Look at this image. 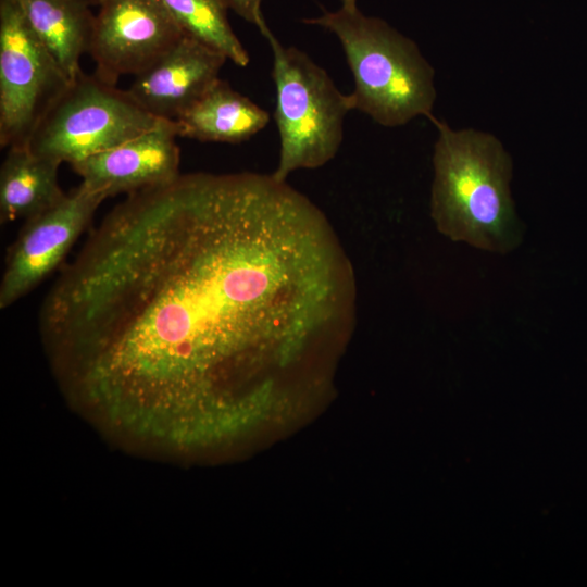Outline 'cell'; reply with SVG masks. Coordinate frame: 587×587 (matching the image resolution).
<instances>
[{
	"label": "cell",
	"mask_w": 587,
	"mask_h": 587,
	"mask_svg": "<svg viewBox=\"0 0 587 587\" xmlns=\"http://www.w3.org/2000/svg\"><path fill=\"white\" fill-rule=\"evenodd\" d=\"M357 322L353 265L323 211L272 174H179L127 195L42 300L67 401L163 452L200 415L321 389Z\"/></svg>",
	"instance_id": "1"
},
{
	"label": "cell",
	"mask_w": 587,
	"mask_h": 587,
	"mask_svg": "<svg viewBox=\"0 0 587 587\" xmlns=\"http://www.w3.org/2000/svg\"><path fill=\"white\" fill-rule=\"evenodd\" d=\"M438 130L434 146L430 216L451 241L507 254L523 240V225L512 199L511 155L494 135L452 129L430 118Z\"/></svg>",
	"instance_id": "2"
},
{
	"label": "cell",
	"mask_w": 587,
	"mask_h": 587,
	"mask_svg": "<svg viewBox=\"0 0 587 587\" xmlns=\"http://www.w3.org/2000/svg\"><path fill=\"white\" fill-rule=\"evenodd\" d=\"M303 23L322 27L339 40L354 80L352 110L386 127L423 115L432 118L435 72L416 43L357 4L324 11Z\"/></svg>",
	"instance_id": "3"
},
{
	"label": "cell",
	"mask_w": 587,
	"mask_h": 587,
	"mask_svg": "<svg viewBox=\"0 0 587 587\" xmlns=\"http://www.w3.org/2000/svg\"><path fill=\"white\" fill-rule=\"evenodd\" d=\"M259 30L272 49L276 88L274 118L280 150L272 175L285 182L290 173L321 167L337 154L345 116L352 109L348 95L308 54L283 46L267 24Z\"/></svg>",
	"instance_id": "4"
},
{
	"label": "cell",
	"mask_w": 587,
	"mask_h": 587,
	"mask_svg": "<svg viewBox=\"0 0 587 587\" xmlns=\"http://www.w3.org/2000/svg\"><path fill=\"white\" fill-rule=\"evenodd\" d=\"M126 90L84 72L47 112L28 147L61 164H75L157 126Z\"/></svg>",
	"instance_id": "5"
},
{
	"label": "cell",
	"mask_w": 587,
	"mask_h": 587,
	"mask_svg": "<svg viewBox=\"0 0 587 587\" xmlns=\"http://www.w3.org/2000/svg\"><path fill=\"white\" fill-rule=\"evenodd\" d=\"M72 82L37 38L17 0H0V146H27Z\"/></svg>",
	"instance_id": "6"
},
{
	"label": "cell",
	"mask_w": 587,
	"mask_h": 587,
	"mask_svg": "<svg viewBox=\"0 0 587 587\" xmlns=\"http://www.w3.org/2000/svg\"><path fill=\"white\" fill-rule=\"evenodd\" d=\"M105 199L80 183L55 205L25 221L8 251L0 284L1 309L23 298L62 264Z\"/></svg>",
	"instance_id": "7"
},
{
	"label": "cell",
	"mask_w": 587,
	"mask_h": 587,
	"mask_svg": "<svg viewBox=\"0 0 587 587\" xmlns=\"http://www.w3.org/2000/svg\"><path fill=\"white\" fill-rule=\"evenodd\" d=\"M184 36L162 0H103L88 51L93 74L116 85L149 68Z\"/></svg>",
	"instance_id": "8"
},
{
	"label": "cell",
	"mask_w": 587,
	"mask_h": 587,
	"mask_svg": "<svg viewBox=\"0 0 587 587\" xmlns=\"http://www.w3.org/2000/svg\"><path fill=\"white\" fill-rule=\"evenodd\" d=\"M177 137L174 121L162 120L148 132L71 166L84 185L105 198L129 195L180 174Z\"/></svg>",
	"instance_id": "9"
},
{
	"label": "cell",
	"mask_w": 587,
	"mask_h": 587,
	"mask_svg": "<svg viewBox=\"0 0 587 587\" xmlns=\"http://www.w3.org/2000/svg\"><path fill=\"white\" fill-rule=\"evenodd\" d=\"M227 61L221 52L184 36L126 89L152 116L174 121L190 108L220 77Z\"/></svg>",
	"instance_id": "10"
},
{
	"label": "cell",
	"mask_w": 587,
	"mask_h": 587,
	"mask_svg": "<svg viewBox=\"0 0 587 587\" xmlns=\"http://www.w3.org/2000/svg\"><path fill=\"white\" fill-rule=\"evenodd\" d=\"M268 122L264 109L221 78L174 120L178 137L224 143L243 142Z\"/></svg>",
	"instance_id": "11"
},
{
	"label": "cell",
	"mask_w": 587,
	"mask_h": 587,
	"mask_svg": "<svg viewBox=\"0 0 587 587\" xmlns=\"http://www.w3.org/2000/svg\"><path fill=\"white\" fill-rule=\"evenodd\" d=\"M61 163L28 146L8 149L0 168V220L25 221L55 205L65 193L59 184Z\"/></svg>",
	"instance_id": "12"
},
{
	"label": "cell",
	"mask_w": 587,
	"mask_h": 587,
	"mask_svg": "<svg viewBox=\"0 0 587 587\" xmlns=\"http://www.w3.org/2000/svg\"><path fill=\"white\" fill-rule=\"evenodd\" d=\"M33 32L71 82L83 73L80 58L88 53L95 14L77 0H17Z\"/></svg>",
	"instance_id": "13"
},
{
	"label": "cell",
	"mask_w": 587,
	"mask_h": 587,
	"mask_svg": "<svg viewBox=\"0 0 587 587\" xmlns=\"http://www.w3.org/2000/svg\"><path fill=\"white\" fill-rule=\"evenodd\" d=\"M177 25L189 36L224 54L238 66L250 62L249 53L235 34L222 0H162Z\"/></svg>",
	"instance_id": "14"
},
{
	"label": "cell",
	"mask_w": 587,
	"mask_h": 587,
	"mask_svg": "<svg viewBox=\"0 0 587 587\" xmlns=\"http://www.w3.org/2000/svg\"><path fill=\"white\" fill-rule=\"evenodd\" d=\"M228 10L254 25L262 28L266 21L262 14V0H222Z\"/></svg>",
	"instance_id": "15"
},
{
	"label": "cell",
	"mask_w": 587,
	"mask_h": 587,
	"mask_svg": "<svg viewBox=\"0 0 587 587\" xmlns=\"http://www.w3.org/2000/svg\"><path fill=\"white\" fill-rule=\"evenodd\" d=\"M86 5L90 7H99L103 0H77Z\"/></svg>",
	"instance_id": "16"
},
{
	"label": "cell",
	"mask_w": 587,
	"mask_h": 587,
	"mask_svg": "<svg viewBox=\"0 0 587 587\" xmlns=\"http://www.w3.org/2000/svg\"><path fill=\"white\" fill-rule=\"evenodd\" d=\"M341 5H352V4H357V1L358 0H339Z\"/></svg>",
	"instance_id": "17"
}]
</instances>
